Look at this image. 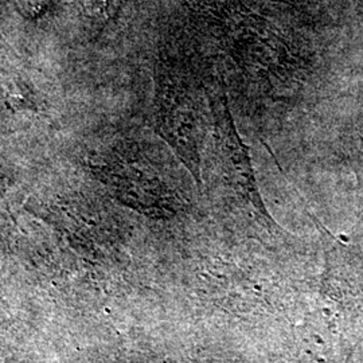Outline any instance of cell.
Segmentation results:
<instances>
[{"label":"cell","mask_w":363,"mask_h":363,"mask_svg":"<svg viewBox=\"0 0 363 363\" xmlns=\"http://www.w3.org/2000/svg\"><path fill=\"white\" fill-rule=\"evenodd\" d=\"M323 230L325 271L300 346L308 363H347L363 339V271L349 249Z\"/></svg>","instance_id":"1"},{"label":"cell","mask_w":363,"mask_h":363,"mask_svg":"<svg viewBox=\"0 0 363 363\" xmlns=\"http://www.w3.org/2000/svg\"><path fill=\"white\" fill-rule=\"evenodd\" d=\"M155 79L156 132L174 150L195 181L201 183L205 123L199 97L186 76L166 58L159 61Z\"/></svg>","instance_id":"2"},{"label":"cell","mask_w":363,"mask_h":363,"mask_svg":"<svg viewBox=\"0 0 363 363\" xmlns=\"http://www.w3.org/2000/svg\"><path fill=\"white\" fill-rule=\"evenodd\" d=\"M91 172L130 208L147 214H169L177 205L162 167L132 144H121L91 156Z\"/></svg>","instance_id":"3"},{"label":"cell","mask_w":363,"mask_h":363,"mask_svg":"<svg viewBox=\"0 0 363 363\" xmlns=\"http://www.w3.org/2000/svg\"><path fill=\"white\" fill-rule=\"evenodd\" d=\"M211 111L214 150L225 187L261 229L271 234L280 232L259 196L249 150L234 125L225 93L211 103Z\"/></svg>","instance_id":"4"},{"label":"cell","mask_w":363,"mask_h":363,"mask_svg":"<svg viewBox=\"0 0 363 363\" xmlns=\"http://www.w3.org/2000/svg\"><path fill=\"white\" fill-rule=\"evenodd\" d=\"M3 85H4L3 97L7 108L13 111H22V109L37 111L34 94L22 78H7V81Z\"/></svg>","instance_id":"5"},{"label":"cell","mask_w":363,"mask_h":363,"mask_svg":"<svg viewBox=\"0 0 363 363\" xmlns=\"http://www.w3.org/2000/svg\"><path fill=\"white\" fill-rule=\"evenodd\" d=\"M85 15L93 22L109 21L118 7V0H82Z\"/></svg>","instance_id":"6"},{"label":"cell","mask_w":363,"mask_h":363,"mask_svg":"<svg viewBox=\"0 0 363 363\" xmlns=\"http://www.w3.org/2000/svg\"><path fill=\"white\" fill-rule=\"evenodd\" d=\"M351 166L357 179L358 205L363 206V130L358 135L351 152Z\"/></svg>","instance_id":"7"},{"label":"cell","mask_w":363,"mask_h":363,"mask_svg":"<svg viewBox=\"0 0 363 363\" xmlns=\"http://www.w3.org/2000/svg\"><path fill=\"white\" fill-rule=\"evenodd\" d=\"M18 11L27 19H37L46 13L50 0H13Z\"/></svg>","instance_id":"8"},{"label":"cell","mask_w":363,"mask_h":363,"mask_svg":"<svg viewBox=\"0 0 363 363\" xmlns=\"http://www.w3.org/2000/svg\"><path fill=\"white\" fill-rule=\"evenodd\" d=\"M362 220H363V214H362Z\"/></svg>","instance_id":"9"}]
</instances>
